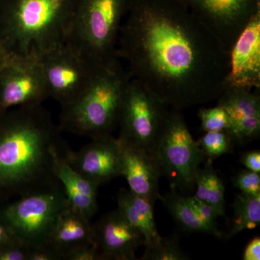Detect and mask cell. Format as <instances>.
Wrapping results in <instances>:
<instances>
[{
  "instance_id": "cell-8",
  "label": "cell",
  "mask_w": 260,
  "mask_h": 260,
  "mask_svg": "<svg viewBox=\"0 0 260 260\" xmlns=\"http://www.w3.org/2000/svg\"><path fill=\"white\" fill-rule=\"evenodd\" d=\"M168 107L143 84L131 78L121 102L118 138L152 155L167 119Z\"/></svg>"
},
{
  "instance_id": "cell-16",
  "label": "cell",
  "mask_w": 260,
  "mask_h": 260,
  "mask_svg": "<svg viewBox=\"0 0 260 260\" xmlns=\"http://www.w3.org/2000/svg\"><path fill=\"white\" fill-rule=\"evenodd\" d=\"M119 141L121 177L125 178L129 191L155 204L160 195L159 179L161 177L155 159L145 150Z\"/></svg>"
},
{
  "instance_id": "cell-4",
  "label": "cell",
  "mask_w": 260,
  "mask_h": 260,
  "mask_svg": "<svg viewBox=\"0 0 260 260\" xmlns=\"http://www.w3.org/2000/svg\"><path fill=\"white\" fill-rule=\"evenodd\" d=\"M131 78L119 57L103 65L83 93L61 107L60 129L90 139L112 134L118 126L123 95Z\"/></svg>"
},
{
  "instance_id": "cell-28",
  "label": "cell",
  "mask_w": 260,
  "mask_h": 260,
  "mask_svg": "<svg viewBox=\"0 0 260 260\" xmlns=\"http://www.w3.org/2000/svg\"><path fill=\"white\" fill-rule=\"evenodd\" d=\"M64 260H102L95 244L79 246L64 254Z\"/></svg>"
},
{
  "instance_id": "cell-2",
  "label": "cell",
  "mask_w": 260,
  "mask_h": 260,
  "mask_svg": "<svg viewBox=\"0 0 260 260\" xmlns=\"http://www.w3.org/2000/svg\"><path fill=\"white\" fill-rule=\"evenodd\" d=\"M70 150L42 104L0 113V206L60 187L56 166Z\"/></svg>"
},
{
  "instance_id": "cell-15",
  "label": "cell",
  "mask_w": 260,
  "mask_h": 260,
  "mask_svg": "<svg viewBox=\"0 0 260 260\" xmlns=\"http://www.w3.org/2000/svg\"><path fill=\"white\" fill-rule=\"evenodd\" d=\"M217 102L229 115L230 125L226 132L233 143L246 144L259 136V95L249 89L232 87L224 89Z\"/></svg>"
},
{
  "instance_id": "cell-7",
  "label": "cell",
  "mask_w": 260,
  "mask_h": 260,
  "mask_svg": "<svg viewBox=\"0 0 260 260\" xmlns=\"http://www.w3.org/2000/svg\"><path fill=\"white\" fill-rule=\"evenodd\" d=\"M152 156L171 188L181 191L192 190L197 173L205 156L193 139L181 110L174 108L169 110Z\"/></svg>"
},
{
  "instance_id": "cell-9",
  "label": "cell",
  "mask_w": 260,
  "mask_h": 260,
  "mask_svg": "<svg viewBox=\"0 0 260 260\" xmlns=\"http://www.w3.org/2000/svg\"><path fill=\"white\" fill-rule=\"evenodd\" d=\"M39 59L49 98L61 107L78 99L103 66L90 62L66 43L47 51Z\"/></svg>"
},
{
  "instance_id": "cell-5",
  "label": "cell",
  "mask_w": 260,
  "mask_h": 260,
  "mask_svg": "<svg viewBox=\"0 0 260 260\" xmlns=\"http://www.w3.org/2000/svg\"><path fill=\"white\" fill-rule=\"evenodd\" d=\"M132 0H77L66 44L96 66L118 57L117 44Z\"/></svg>"
},
{
  "instance_id": "cell-19",
  "label": "cell",
  "mask_w": 260,
  "mask_h": 260,
  "mask_svg": "<svg viewBox=\"0 0 260 260\" xmlns=\"http://www.w3.org/2000/svg\"><path fill=\"white\" fill-rule=\"evenodd\" d=\"M117 208L133 226L145 238V245L160 237L154 218L153 206L148 200L121 189L118 194Z\"/></svg>"
},
{
  "instance_id": "cell-10",
  "label": "cell",
  "mask_w": 260,
  "mask_h": 260,
  "mask_svg": "<svg viewBox=\"0 0 260 260\" xmlns=\"http://www.w3.org/2000/svg\"><path fill=\"white\" fill-rule=\"evenodd\" d=\"M49 98L39 58L13 54L0 66V113Z\"/></svg>"
},
{
  "instance_id": "cell-13",
  "label": "cell",
  "mask_w": 260,
  "mask_h": 260,
  "mask_svg": "<svg viewBox=\"0 0 260 260\" xmlns=\"http://www.w3.org/2000/svg\"><path fill=\"white\" fill-rule=\"evenodd\" d=\"M260 88V11L254 15L229 52L225 88Z\"/></svg>"
},
{
  "instance_id": "cell-34",
  "label": "cell",
  "mask_w": 260,
  "mask_h": 260,
  "mask_svg": "<svg viewBox=\"0 0 260 260\" xmlns=\"http://www.w3.org/2000/svg\"><path fill=\"white\" fill-rule=\"evenodd\" d=\"M13 55L10 54L9 51L7 50L0 43V65L4 64L5 61L8 60V59Z\"/></svg>"
},
{
  "instance_id": "cell-20",
  "label": "cell",
  "mask_w": 260,
  "mask_h": 260,
  "mask_svg": "<svg viewBox=\"0 0 260 260\" xmlns=\"http://www.w3.org/2000/svg\"><path fill=\"white\" fill-rule=\"evenodd\" d=\"M194 196L210 205L219 217L225 218V186L214 169L213 160L207 158L197 173Z\"/></svg>"
},
{
  "instance_id": "cell-26",
  "label": "cell",
  "mask_w": 260,
  "mask_h": 260,
  "mask_svg": "<svg viewBox=\"0 0 260 260\" xmlns=\"http://www.w3.org/2000/svg\"><path fill=\"white\" fill-rule=\"evenodd\" d=\"M187 198L200 220L211 231L212 236L218 238L221 237V233L219 231L217 223V219L219 216L213 208L205 202L202 201L194 195Z\"/></svg>"
},
{
  "instance_id": "cell-29",
  "label": "cell",
  "mask_w": 260,
  "mask_h": 260,
  "mask_svg": "<svg viewBox=\"0 0 260 260\" xmlns=\"http://www.w3.org/2000/svg\"><path fill=\"white\" fill-rule=\"evenodd\" d=\"M29 249L15 243L0 249V260H28Z\"/></svg>"
},
{
  "instance_id": "cell-17",
  "label": "cell",
  "mask_w": 260,
  "mask_h": 260,
  "mask_svg": "<svg viewBox=\"0 0 260 260\" xmlns=\"http://www.w3.org/2000/svg\"><path fill=\"white\" fill-rule=\"evenodd\" d=\"M50 245L62 256L75 248L95 244L90 220L69 204L61 212L51 235Z\"/></svg>"
},
{
  "instance_id": "cell-22",
  "label": "cell",
  "mask_w": 260,
  "mask_h": 260,
  "mask_svg": "<svg viewBox=\"0 0 260 260\" xmlns=\"http://www.w3.org/2000/svg\"><path fill=\"white\" fill-rule=\"evenodd\" d=\"M233 215L227 239L243 231L251 230L260 223V194L251 195L241 193L236 196L232 204Z\"/></svg>"
},
{
  "instance_id": "cell-27",
  "label": "cell",
  "mask_w": 260,
  "mask_h": 260,
  "mask_svg": "<svg viewBox=\"0 0 260 260\" xmlns=\"http://www.w3.org/2000/svg\"><path fill=\"white\" fill-rule=\"evenodd\" d=\"M233 184L244 194H260V174L253 171L242 170L233 178Z\"/></svg>"
},
{
  "instance_id": "cell-3",
  "label": "cell",
  "mask_w": 260,
  "mask_h": 260,
  "mask_svg": "<svg viewBox=\"0 0 260 260\" xmlns=\"http://www.w3.org/2000/svg\"><path fill=\"white\" fill-rule=\"evenodd\" d=\"M77 0H5L0 43L10 54L40 57L65 44Z\"/></svg>"
},
{
  "instance_id": "cell-6",
  "label": "cell",
  "mask_w": 260,
  "mask_h": 260,
  "mask_svg": "<svg viewBox=\"0 0 260 260\" xmlns=\"http://www.w3.org/2000/svg\"><path fill=\"white\" fill-rule=\"evenodd\" d=\"M69 204L64 188L37 193L0 208V221L15 240L29 249L49 245L58 218Z\"/></svg>"
},
{
  "instance_id": "cell-30",
  "label": "cell",
  "mask_w": 260,
  "mask_h": 260,
  "mask_svg": "<svg viewBox=\"0 0 260 260\" xmlns=\"http://www.w3.org/2000/svg\"><path fill=\"white\" fill-rule=\"evenodd\" d=\"M28 260H63L55 248L49 244L39 249H29Z\"/></svg>"
},
{
  "instance_id": "cell-12",
  "label": "cell",
  "mask_w": 260,
  "mask_h": 260,
  "mask_svg": "<svg viewBox=\"0 0 260 260\" xmlns=\"http://www.w3.org/2000/svg\"><path fill=\"white\" fill-rule=\"evenodd\" d=\"M70 167L85 179L99 186L121 177V146L112 134L92 138L77 151L68 152Z\"/></svg>"
},
{
  "instance_id": "cell-35",
  "label": "cell",
  "mask_w": 260,
  "mask_h": 260,
  "mask_svg": "<svg viewBox=\"0 0 260 260\" xmlns=\"http://www.w3.org/2000/svg\"><path fill=\"white\" fill-rule=\"evenodd\" d=\"M0 66H1V65H0Z\"/></svg>"
},
{
  "instance_id": "cell-11",
  "label": "cell",
  "mask_w": 260,
  "mask_h": 260,
  "mask_svg": "<svg viewBox=\"0 0 260 260\" xmlns=\"http://www.w3.org/2000/svg\"><path fill=\"white\" fill-rule=\"evenodd\" d=\"M182 1L229 52L251 19L260 11V0Z\"/></svg>"
},
{
  "instance_id": "cell-14",
  "label": "cell",
  "mask_w": 260,
  "mask_h": 260,
  "mask_svg": "<svg viewBox=\"0 0 260 260\" xmlns=\"http://www.w3.org/2000/svg\"><path fill=\"white\" fill-rule=\"evenodd\" d=\"M93 227L94 243L102 260L136 259L145 238L116 208L104 214Z\"/></svg>"
},
{
  "instance_id": "cell-32",
  "label": "cell",
  "mask_w": 260,
  "mask_h": 260,
  "mask_svg": "<svg viewBox=\"0 0 260 260\" xmlns=\"http://www.w3.org/2000/svg\"><path fill=\"white\" fill-rule=\"evenodd\" d=\"M244 260H259L260 259V239L255 237L246 246L245 250L243 254Z\"/></svg>"
},
{
  "instance_id": "cell-31",
  "label": "cell",
  "mask_w": 260,
  "mask_h": 260,
  "mask_svg": "<svg viewBox=\"0 0 260 260\" xmlns=\"http://www.w3.org/2000/svg\"><path fill=\"white\" fill-rule=\"evenodd\" d=\"M239 160L248 170L260 173L259 150L246 152L241 156Z\"/></svg>"
},
{
  "instance_id": "cell-23",
  "label": "cell",
  "mask_w": 260,
  "mask_h": 260,
  "mask_svg": "<svg viewBox=\"0 0 260 260\" xmlns=\"http://www.w3.org/2000/svg\"><path fill=\"white\" fill-rule=\"evenodd\" d=\"M145 252L140 260H186L189 256L184 252L176 234L169 237H160L146 244Z\"/></svg>"
},
{
  "instance_id": "cell-1",
  "label": "cell",
  "mask_w": 260,
  "mask_h": 260,
  "mask_svg": "<svg viewBox=\"0 0 260 260\" xmlns=\"http://www.w3.org/2000/svg\"><path fill=\"white\" fill-rule=\"evenodd\" d=\"M117 55L132 78L181 111L217 100L229 71V51L182 0H132Z\"/></svg>"
},
{
  "instance_id": "cell-25",
  "label": "cell",
  "mask_w": 260,
  "mask_h": 260,
  "mask_svg": "<svg viewBox=\"0 0 260 260\" xmlns=\"http://www.w3.org/2000/svg\"><path fill=\"white\" fill-rule=\"evenodd\" d=\"M202 129L206 132L227 131L230 125L229 115L220 106L201 108L198 111Z\"/></svg>"
},
{
  "instance_id": "cell-33",
  "label": "cell",
  "mask_w": 260,
  "mask_h": 260,
  "mask_svg": "<svg viewBox=\"0 0 260 260\" xmlns=\"http://www.w3.org/2000/svg\"><path fill=\"white\" fill-rule=\"evenodd\" d=\"M18 243L0 221V249L10 244Z\"/></svg>"
},
{
  "instance_id": "cell-21",
  "label": "cell",
  "mask_w": 260,
  "mask_h": 260,
  "mask_svg": "<svg viewBox=\"0 0 260 260\" xmlns=\"http://www.w3.org/2000/svg\"><path fill=\"white\" fill-rule=\"evenodd\" d=\"M159 200L183 230L212 236L211 231L200 220L187 197L183 196L175 189L171 188L170 191L160 195Z\"/></svg>"
},
{
  "instance_id": "cell-24",
  "label": "cell",
  "mask_w": 260,
  "mask_h": 260,
  "mask_svg": "<svg viewBox=\"0 0 260 260\" xmlns=\"http://www.w3.org/2000/svg\"><path fill=\"white\" fill-rule=\"evenodd\" d=\"M197 143L205 158L212 160L230 152L233 145L226 131L206 132Z\"/></svg>"
},
{
  "instance_id": "cell-18",
  "label": "cell",
  "mask_w": 260,
  "mask_h": 260,
  "mask_svg": "<svg viewBox=\"0 0 260 260\" xmlns=\"http://www.w3.org/2000/svg\"><path fill=\"white\" fill-rule=\"evenodd\" d=\"M56 177L64 188L70 205L90 220L97 211L99 186L75 172L67 157L58 162Z\"/></svg>"
}]
</instances>
